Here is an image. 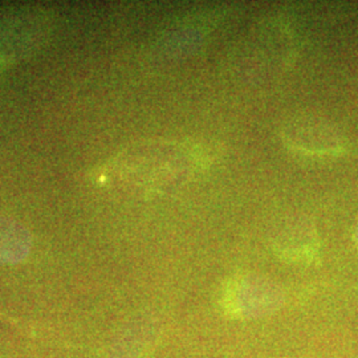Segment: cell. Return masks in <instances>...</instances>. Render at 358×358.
Listing matches in <instances>:
<instances>
[{"label": "cell", "instance_id": "2", "mask_svg": "<svg viewBox=\"0 0 358 358\" xmlns=\"http://www.w3.org/2000/svg\"><path fill=\"white\" fill-rule=\"evenodd\" d=\"M356 238H357V242H358V229H357V232H356Z\"/></svg>", "mask_w": 358, "mask_h": 358}, {"label": "cell", "instance_id": "1", "mask_svg": "<svg viewBox=\"0 0 358 358\" xmlns=\"http://www.w3.org/2000/svg\"><path fill=\"white\" fill-rule=\"evenodd\" d=\"M31 247L28 231L19 223L0 217V263H15L26 257Z\"/></svg>", "mask_w": 358, "mask_h": 358}]
</instances>
